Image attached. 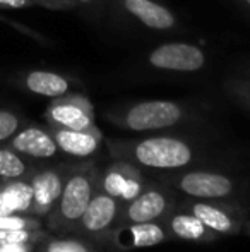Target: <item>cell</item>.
<instances>
[{"mask_svg": "<svg viewBox=\"0 0 250 252\" xmlns=\"http://www.w3.org/2000/svg\"><path fill=\"white\" fill-rule=\"evenodd\" d=\"M43 239L40 230H0V246L36 244Z\"/></svg>", "mask_w": 250, "mask_h": 252, "instance_id": "obj_20", "label": "cell"}, {"mask_svg": "<svg viewBox=\"0 0 250 252\" xmlns=\"http://www.w3.org/2000/svg\"><path fill=\"white\" fill-rule=\"evenodd\" d=\"M247 3H249V5H250V0H247Z\"/></svg>", "mask_w": 250, "mask_h": 252, "instance_id": "obj_28", "label": "cell"}, {"mask_svg": "<svg viewBox=\"0 0 250 252\" xmlns=\"http://www.w3.org/2000/svg\"><path fill=\"white\" fill-rule=\"evenodd\" d=\"M21 120L16 113L9 110H0V143L7 141L19 130Z\"/></svg>", "mask_w": 250, "mask_h": 252, "instance_id": "obj_23", "label": "cell"}, {"mask_svg": "<svg viewBox=\"0 0 250 252\" xmlns=\"http://www.w3.org/2000/svg\"><path fill=\"white\" fill-rule=\"evenodd\" d=\"M124 202L117 197L107 194L100 186L94 190L89 204H87L84 215L81 216L77 230L87 233V235H103L105 232L118 223Z\"/></svg>", "mask_w": 250, "mask_h": 252, "instance_id": "obj_3", "label": "cell"}, {"mask_svg": "<svg viewBox=\"0 0 250 252\" xmlns=\"http://www.w3.org/2000/svg\"><path fill=\"white\" fill-rule=\"evenodd\" d=\"M168 239V232L161 221L147 223H124L111 233V244L118 251L146 249L163 244Z\"/></svg>", "mask_w": 250, "mask_h": 252, "instance_id": "obj_7", "label": "cell"}, {"mask_svg": "<svg viewBox=\"0 0 250 252\" xmlns=\"http://www.w3.org/2000/svg\"><path fill=\"white\" fill-rule=\"evenodd\" d=\"M67 175H63L60 170H41L34 173L29 179L33 187V215L47 216L57 204L58 197L62 194L63 184Z\"/></svg>", "mask_w": 250, "mask_h": 252, "instance_id": "obj_10", "label": "cell"}, {"mask_svg": "<svg viewBox=\"0 0 250 252\" xmlns=\"http://www.w3.org/2000/svg\"><path fill=\"white\" fill-rule=\"evenodd\" d=\"M28 165L19 153L10 148H0V179H24Z\"/></svg>", "mask_w": 250, "mask_h": 252, "instance_id": "obj_19", "label": "cell"}, {"mask_svg": "<svg viewBox=\"0 0 250 252\" xmlns=\"http://www.w3.org/2000/svg\"><path fill=\"white\" fill-rule=\"evenodd\" d=\"M47 115L55 126H60L63 129L93 132V120H91V115L87 113V110L84 108L83 105H77L74 100L55 103V105L48 110Z\"/></svg>", "mask_w": 250, "mask_h": 252, "instance_id": "obj_15", "label": "cell"}, {"mask_svg": "<svg viewBox=\"0 0 250 252\" xmlns=\"http://www.w3.org/2000/svg\"><path fill=\"white\" fill-rule=\"evenodd\" d=\"M7 215H16V213H14L12 208H10L5 194L0 190V216H7Z\"/></svg>", "mask_w": 250, "mask_h": 252, "instance_id": "obj_26", "label": "cell"}, {"mask_svg": "<svg viewBox=\"0 0 250 252\" xmlns=\"http://www.w3.org/2000/svg\"><path fill=\"white\" fill-rule=\"evenodd\" d=\"M182 119V110L171 101H144L132 106L125 115V126L132 130H156L171 127Z\"/></svg>", "mask_w": 250, "mask_h": 252, "instance_id": "obj_5", "label": "cell"}, {"mask_svg": "<svg viewBox=\"0 0 250 252\" xmlns=\"http://www.w3.org/2000/svg\"><path fill=\"white\" fill-rule=\"evenodd\" d=\"M170 197L165 190L151 187L144 189L132 201H127L122 206L118 225L124 223H147V221H161L170 211Z\"/></svg>", "mask_w": 250, "mask_h": 252, "instance_id": "obj_6", "label": "cell"}, {"mask_svg": "<svg viewBox=\"0 0 250 252\" xmlns=\"http://www.w3.org/2000/svg\"><path fill=\"white\" fill-rule=\"evenodd\" d=\"M132 158L147 168L175 170L189 165L194 153L187 143L175 137H149L134 146Z\"/></svg>", "mask_w": 250, "mask_h": 252, "instance_id": "obj_2", "label": "cell"}, {"mask_svg": "<svg viewBox=\"0 0 250 252\" xmlns=\"http://www.w3.org/2000/svg\"><path fill=\"white\" fill-rule=\"evenodd\" d=\"M34 244H14V246H0V252H31Z\"/></svg>", "mask_w": 250, "mask_h": 252, "instance_id": "obj_24", "label": "cell"}, {"mask_svg": "<svg viewBox=\"0 0 250 252\" xmlns=\"http://www.w3.org/2000/svg\"><path fill=\"white\" fill-rule=\"evenodd\" d=\"M10 150L31 158H54L58 151L54 136L40 127H26L12 136Z\"/></svg>", "mask_w": 250, "mask_h": 252, "instance_id": "obj_11", "label": "cell"}, {"mask_svg": "<svg viewBox=\"0 0 250 252\" xmlns=\"http://www.w3.org/2000/svg\"><path fill=\"white\" fill-rule=\"evenodd\" d=\"M100 186V175L94 170H77L67 175L57 204L48 213V225L58 232L77 230L94 190Z\"/></svg>", "mask_w": 250, "mask_h": 252, "instance_id": "obj_1", "label": "cell"}, {"mask_svg": "<svg viewBox=\"0 0 250 252\" xmlns=\"http://www.w3.org/2000/svg\"><path fill=\"white\" fill-rule=\"evenodd\" d=\"M100 187L110 196L127 202L132 201L146 189V180L132 165L115 163L103 173V177H100Z\"/></svg>", "mask_w": 250, "mask_h": 252, "instance_id": "obj_8", "label": "cell"}, {"mask_svg": "<svg viewBox=\"0 0 250 252\" xmlns=\"http://www.w3.org/2000/svg\"><path fill=\"white\" fill-rule=\"evenodd\" d=\"M81 2H89V0H81Z\"/></svg>", "mask_w": 250, "mask_h": 252, "instance_id": "obj_27", "label": "cell"}, {"mask_svg": "<svg viewBox=\"0 0 250 252\" xmlns=\"http://www.w3.org/2000/svg\"><path fill=\"white\" fill-rule=\"evenodd\" d=\"M41 223L33 215L0 216V230H40Z\"/></svg>", "mask_w": 250, "mask_h": 252, "instance_id": "obj_21", "label": "cell"}, {"mask_svg": "<svg viewBox=\"0 0 250 252\" xmlns=\"http://www.w3.org/2000/svg\"><path fill=\"white\" fill-rule=\"evenodd\" d=\"M0 190L16 215H33V187L29 180L0 179Z\"/></svg>", "mask_w": 250, "mask_h": 252, "instance_id": "obj_16", "label": "cell"}, {"mask_svg": "<svg viewBox=\"0 0 250 252\" xmlns=\"http://www.w3.org/2000/svg\"><path fill=\"white\" fill-rule=\"evenodd\" d=\"M125 7L146 26L154 30H167L173 26V16L165 7L151 0H125Z\"/></svg>", "mask_w": 250, "mask_h": 252, "instance_id": "obj_17", "label": "cell"}, {"mask_svg": "<svg viewBox=\"0 0 250 252\" xmlns=\"http://www.w3.org/2000/svg\"><path fill=\"white\" fill-rule=\"evenodd\" d=\"M168 235L175 239L187 240V242H214L220 239V233L207 228L195 215L190 211H177L168 218L167 221Z\"/></svg>", "mask_w": 250, "mask_h": 252, "instance_id": "obj_13", "label": "cell"}, {"mask_svg": "<svg viewBox=\"0 0 250 252\" xmlns=\"http://www.w3.org/2000/svg\"><path fill=\"white\" fill-rule=\"evenodd\" d=\"M173 186L194 199H224L235 190V184L223 173L192 170L177 180Z\"/></svg>", "mask_w": 250, "mask_h": 252, "instance_id": "obj_4", "label": "cell"}, {"mask_svg": "<svg viewBox=\"0 0 250 252\" xmlns=\"http://www.w3.org/2000/svg\"><path fill=\"white\" fill-rule=\"evenodd\" d=\"M31 3V0H0V7H9V9H23Z\"/></svg>", "mask_w": 250, "mask_h": 252, "instance_id": "obj_25", "label": "cell"}, {"mask_svg": "<svg viewBox=\"0 0 250 252\" xmlns=\"http://www.w3.org/2000/svg\"><path fill=\"white\" fill-rule=\"evenodd\" d=\"M52 136H54L58 150L70 156L87 158V156H91L100 148L98 136L93 132H87V130H72V129L57 127Z\"/></svg>", "mask_w": 250, "mask_h": 252, "instance_id": "obj_14", "label": "cell"}, {"mask_svg": "<svg viewBox=\"0 0 250 252\" xmlns=\"http://www.w3.org/2000/svg\"><path fill=\"white\" fill-rule=\"evenodd\" d=\"M26 86L33 93L50 98L62 96L69 90V83L62 76L54 72H47V70H33L31 74H28Z\"/></svg>", "mask_w": 250, "mask_h": 252, "instance_id": "obj_18", "label": "cell"}, {"mask_svg": "<svg viewBox=\"0 0 250 252\" xmlns=\"http://www.w3.org/2000/svg\"><path fill=\"white\" fill-rule=\"evenodd\" d=\"M187 208V211L195 215L207 228L220 233V235H233V233H238L242 230L240 220L235 218L228 209L213 204V202L194 201L189 202Z\"/></svg>", "mask_w": 250, "mask_h": 252, "instance_id": "obj_12", "label": "cell"}, {"mask_svg": "<svg viewBox=\"0 0 250 252\" xmlns=\"http://www.w3.org/2000/svg\"><path fill=\"white\" fill-rule=\"evenodd\" d=\"M43 252H94L87 244L76 239H54L43 246Z\"/></svg>", "mask_w": 250, "mask_h": 252, "instance_id": "obj_22", "label": "cell"}, {"mask_svg": "<svg viewBox=\"0 0 250 252\" xmlns=\"http://www.w3.org/2000/svg\"><path fill=\"white\" fill-rule=\"evenodd\" d=\"M151 63L160 69L192 72L204 65V53L194 45L168 43L156 48L149 57Z\"/></svg>", "mask_w": 250, "mask_h": 252, "instance_id": "obj_9", "label": "cell"}]
</instances>
